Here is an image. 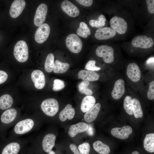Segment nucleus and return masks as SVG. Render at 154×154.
I'll return each instance as SVG.
<instances>
[{
  "instance_id": "nucleus-21",
  "label": "nucleus",
  "mask_w": 154,
  "mask_h": 154,
  "mask_svg": "<svg viewBox=\"0 0 154 154\" xmlns=\"http://www.w3.org/2000/svg\"><path fill=\"white\" fill-rule=\"evenodd\" d=\"M88 125L84 122H79L71 125L69 128L68 134L71 137H74L78 133L86 131Z\"/></svg>"
},
{
  "instance_id": "nucleus-39",
  "label": "nucleus",
  "mask_w": 154,
  "mask_h": 154,
  "mask_svg": "<svg viewBox=\"0 0 154 154\" xmlns=\"http://www.w3.org/2000/svg\"><path fill=\"white\" fill-rule=\"evenodd\" d=\"M149 12L152 14L154 13V0H146V1Z\"/></svg>"
},
{
  "instance_id": "nucleus-17",
  "label": "nucleus",
  "mask_w": 154,
  "mask_h": 154,
  "mask_svg": "<svg viewBox=\"0 0 154 154\" xmlns=\"http://www.w3.org/2000/svg\"><path fill=\"white\" fill-rule=\"evenodd\" d=\"M31 78L35 87L37 89H41L45 84V76L41 71L36 70H34L31 74Z\"/></svg>"
},
{
  "instance_id": "nucleus-30",
  "label": "nucleus",
  "mask_w": 154,
  "mask_h": 154,
  "mask_svg": "<svg viewBox=\"0 0 154 154\" xmlns=\"http://www.w3.org/2000/svg\"><path fill=\"white\" fill-rule=\"evenodd\" d=\"M77 35L84 38H86L91 34V30L86 23L81 22L80 23L79 27L77 30Z\"/></svg>"
},
{
  "instance_id": "nucleus-15",
  "label": "nucleus",
  "mask_w": 154,
  "mask_h": 154,
  "mask_svg": "<svg viewBox=\"0 0 154 154\" xmlns=\"http://www.w3.org/2000/svg\"><path fill=\"white\" fill-rule=\"evenodd\" d=\"M26 5L24 0H15L12 3L9 10V14L13 18H16L21 13Z\"/></svg>"
},
{
  "instance_id": "nucleus-35",
  "label": "nucleus",
  "mask_w": 154,
  "mask_h": 154,
  "mask_svg": "<svg viewBox=\"0 0 154 154\" xmlns=\"http://www.w3.org/2000/svg\"><path fill=\"white\" fill-rule=\"evenodd\" d=\"M65 86L63 81L56 79L54 81L52 90L54 91H58L63 89Z\"/></svg>"
},
{
  "instance_id": "nucleus-4",
  "label": "nucleus",
  "mask_w": 154,
  "mask_h": 154,
  "mask_svg": "<svg viewBox=\"0 0 154 154\" xmlns=\"http://www.w3.org/2000/svg\"><path fill=\"white\" fill-rule=\"evenodd\" d=\"M21 117L18 111L16 108H11L5 110L0 117L1 123L7 128L13 127Z\"/></svg>"
},
{
  "instance_id": "nucleus-10",
  "label": "nucleus",
  "mask_w": 154,
  "mask_h": 154,
  "mask_svg": "<svg viewBox=\"0 0 154 154\" xmlns=\"http://www.w3.org/2000/svg\"><path fill=\"white\" fill-rule=\"evenodd\" d=\"M131 44L135 47L147 49L153 45L154 41L152 38L146 36L139 35L133 39Z\"/></svg>"
},
{
  "instance_id": "nucleus-3",
  "label": "nucleus",
  "mask_w": 154,
  "mask_h": 154,
  "mask_svg": "<svg viewBox=\"0 0 154 154\" xmlns=\"http://www.w3.org/2000/svg\"><path fill=\"white\" fill-rule=\"evenodd\" d=\"M56 137L52 133L46 134L41 139L39 136L36 137L33 140L31 146L40 145L42 150L45 152L49 153L52 150L55 144Z\"/></svg>"
},
{
  "instance_id": "nucleus-33",
  "label": "nucleus",
  "mask_w": 154,
  "mask_h": 154,
  "mask_svg": "<svg viewBox=\"0 0 154 154\" xmlns=\"http://www.w3.org/2000/svg\"><path fill=\"white\" fill-rule=\"evenodd\" d=\"M89 84V82L85 81H83L80 83L78 86L79 92L87 96H91L93 92L91 90L88 88Z\"/></svg>"
},
{
  "instance_id": "nucleus-28",
  "label": "nucleus",
  "mask_w": 154,
  "mask_h": 154,
  "mask_svg": "<svg viewBox=\"0 0 154 154\" xmlns=\"http://www.w3.org/2000/svg\"><path fill=\"white\" fill-rule=\"evenodd\" d=\"M69 67L68 63L62 62L58 60H56L54 62L53 71L56 74L63 73L66 72Z\"/></svg>"
},
{
  "instance_id": "nucleus-43",
  "label": "nucleus",
  "mask_w": 154,
  "mask_h": 154,
  "mask_svg": "<svg viewBox=\"0 0 154 154\" xmlns=\"http://www.w3.org/2000/svg\"><path fill=\"white\" fill-rule=\"evenodd\" d=\"M87 130V132L89 135L92 136L93 135L94 132L93 128L91 125H88V127Z\"/></svg>"
},
{
  "instance_id": "nucleus-37",
  "label": "nucleus",
  "mask_w": 154,
  "mask_h": 154,
  "mask_svg": "<svg viewBox=\"0 0 154 154\" xmlns=\"http://www.w3.org/2000/svg\"><path fill=\"white\" fill-rule=\"evenodd\" d=\"M78 148L82 154H89L90 146L88 143L84 142L79 145Z\"/></svg>"
},
{
  "instance_id": "nucleus-42",
  "label": "nucleus",
  "mask_w": 154,
  "mask_h": 154,
  "mask_svg": "<svg viewBox=\"0 0 154 154\" xmlns=\"http://www.w3.org/2000/svg\"><path fill=\"white\" fill-rule=\"evenodd\" d=\"M70 147V149L74 154H82L76 146L74 144H71Z\"/></svg>"
},
{
  "instance_id": "nucleus-23",
  "label": "nucleus",
  "mask_w": 154,
  "mask_h": 154,
  "mask_svg": "<svg viewBox=\"0 0 154 154\" xmlns=\"http://www.w3.org/2000/svg\"><path fill=\"white\" fill-rule=\"evenodd\" d=\"M75 114L74 109L72 108L71 105L68 104L60 112L59 117L61 121L64 122L67 119L69 120L72 119L74 117Z\"/></svg>"
},
{
  "instance_id": "nucleus-8",
  "label": "nucleus",
  "mask_w": 154,
  "mask_h": 154,
  "mask_svg": "<svg viewBox=\"0 0 154 154\" xmlns=\"http://www.w3.org/2000/svg\"><path fill=\"white\" fill-rule=\"evenodd\" d=\"M65 43L68 49L72 52L78 53L82 50V43L80 38L75 34H71L66 37Z\"/></svg>"
},
{
  "instance_id": "nucleus-9",
  "label": "nucleus",
  "mask_w": 154,
  "mask_h": 154,
  "mask_svg": "<svg viewBox=\"0 0 154 154\" xmlns=\"http://www.w3.org/2000/svg\"><path fill=\"white\" fill-rule=\"evenodd\" d=\"M110 23L111 28L118 34L122 35L126 33L127 24L122 18L115 16L110 19Z\"/></svg>"
},
{
  "instance_id": "nucleus-36",
  "label": "nucleus",
  "mask_w": 154,
  "mask_h": 154,
  "mask_svg": "<svg viewBox=\"0 0 154 154\" xmlns=\"http://www.w3.org/2000/svg\"><path fill=\"white\" fill-rule=\"evenodd\" d=\"M96 61L95 60H91L88 61L86 64L85 69L89 70L95 71L99 70L101 69V68L97 66L95 64Z\"/></svg>"
},
{
  "instance_id": "nucleus-27",
  "label": "nucleus",
  "mask_w": 154,
  "mask_h": 154,
  "mask_svg": "<svg viewBox=\"0 0 154 154\" xmlns=\"http://www.w3.org/2000/svg\"><path fill=\"white\" fill-rule=\"evenodd\" d=\"M93 147L95 150L100 154H108L110 151L108 146L100 141L94 143Z\"/></svg>"
},
{
  "instance_id": "nucleus-38",
  "label": "nucleus",
  "mask_w": 154,
  "mask_h": 154,
  "mask_svg": "<svg viewBox=\"0 0 154 154\" xmlns=\"http://www.w3.org/2000/svg\"><path fill=\"white\" fill-rule=\"evenodd\" d=\"M149 84L147 97L149 100H153L154 99V81L153 80L150 82Z\"/></svg>"
},
{
  "instance_id": "nucleus-24",
  "label": "nucleus",
  "mask_w": 154,
  "mask_h": 154,
  "mask_svg": "<svg viewBox=\"0 0 154 154\" xmlns=\"http://www.w3.org/2000/svg\"><path fill=\"white\" fill-rule=\"evenodd\" d=\"M96 100L92 96H87L83 99L81 105V110L82 112L86 113L95 104Z\"/></svg>"
},
{
  "instance_id": "nucleus-46",
  "label": "nucleus",
  "mask_w": 154,
  "mask_h": 154,
  "mask_svg": "<svg viewBox=\"0 0 154 154\" xmlns=\"http://www.w3.org/2000/svg\"><path fill=\"white\" fill-rule=\"evenodd\" d=\"M23 154V153H22V154Z\"/></svg>"
},
{
  "instance_id": "nucleus-1",
  "label": "nucleus",
  "mask_w": 154,
  "mask_h": 154,
  "mask_svg": "<svg viewBox=\"0 0 154 154\" xmlns=\"http://www.w3.org/2000/svg\"><path fill=\"white\" fill-rule=\"evenodd\" d=\"M40 119L35 114L21 116L13 126L9 138H19L36 131L40 124Z\"/></svg>"
},
{
  "instance_id": "nucleus-2",
  "label": "nucleus",
  "mask_w": 154,
  "mask_h": 154,
  "mask_svg": "<svg viewBox=\"0 0 154 154\" xmlns=\"http://www.w3.org/2000/svg\"><path fill=\"white\" fill-rule=\"evenodd\" d=\"M1 154H18L26 146L27 141L19 138H9Z\"/></svg>"
},
{
  "instance_id": "nucleus-5",
  "label": "nucleus",
  "mask_w": 154,
  "mask_h": 154,
  "mask_svg": "<svg viewBox=\"0 0 154 154\" xmlns=\"http://www.w3.org/2000/svg\"><path fill=\"white\" fill-rule=\"evenodd\" d=\"M40 108L42 112L46 116L52 117L56 115L58 111V103L55 99L48 98L42 102Z\"/></svg>"
},
{
  "instance_id": "nucleus-16",
  "label": "nucleus",
  "mask_w": 154,
  "mask_h": 154,
  "mask_svg": "<svg viewBox=\"0 0 154 154\" xmlns=\"http://www.w3.org/2000/svg\"><path fill=\"white\" fill-rule=\"evenodd\" d=\"M111 133L114 136L121 139L127 138L132 132V129L129 126L126 125L122 127H115L111 130Z\"/></svg>"
},
{
  "instance_id": "nucleus-26",
  "label": "nucleus",
  "mask_w": 154,
  "mask_h": 154,
  "mask_svg": "<svg viewBox=\"0 0 154 154\" xmlns=\"http://www.w3.org/2000/svg\"><path fill=\"white\" fill-rule=\"evenodd\" d=\"M144 147L145 150L150 153L154 152V134H147L143 141Z\"/></svg>"
},
{
  "instance_id": "nucleus-19",
  "label": "nucleus",
  "mask_w": 154,
  "mask_h": 154,
  "mask_svg": "<svg viewBox=\"0 0 154 154\" xmlns=\"http://www.w3.org/2000/svg\"><path fill=\"white\" fill-rule=\"evenodd\" d=\"M125 91V82L122 79H119L116 81L111 95L113 98L116 100L120 99L123 96Z\"/></svg>"
},
{
  "instance_id": "nucleus-41",
  "label": "nucleus",
  "mask_w": 154,
  "mask_h": 154,
  "mask_svg": "<svg viewBox=\"0 0 154 154\" xmlns=\"http://www.w3.org/2000/svg\"><path fill=\"white\" fill-rule=\"evenodd\" d=\"M8 78V74L5 72L0 70V84L5 82Z\"/></svg>"
},
{
  "instance_id": "nucleus-12",
  "label": "nucleus",
  "mask_w": 154,
  "mask_h": 154,
  "mask_svg": "<svg viewBox=\"0 0 154 154\" xmlns=\"http://www.w3.org/2000/svg\"><path fill=\"white\" fill-rule=\"evenodd\" d=\"M47 10V6L46 4L42 3L38 6L34 19V23L36 26L40 27L43 24L46 19Z\"/></svg>"
},
{
  "instance_id": "nucleus-14",
  "label": "nucleus",
  "mask_w": 154,
  "mask_h": 154,
  "mask_svg": "<svg viewBox=\"0 0 154 154\" xmlns=\"http://www.w3.org/2000/svg\"><path fill=\"white\" fill-rule=\"evenodd\" d=\"M127 74L131 81L136 82L140 80L141 72L138 66L135 63L129 64L127 68Z\"/></svg>"
},
{
  "instance_id": "nucleus-18",
  "label": "nucleus",
  "mask_w": 154,
  "mask_h": 154,
  "mask_svg": "<svg viewBox=\"0 0 154 154\" xmlns=\"http://www.w3.org/2000/svg\"><path fill=\"white\" fill-rule=\"evenodd\" d=\"M62 10L68 15L72 17H78L80 14L78 8L73 3L68 0H64L61 4Z\"/></svg>"
},
{
  "instance_id": "nucleus-45",
  "label": "nucleus",
  "mask_w": 154,
  "mask_h": 154,
  "mask_svg": "<svg viewBox=\"0 0 154 154\" xmlns=\"http://www.w3.org/2000/svg\"><path fill=\"white\" fill-rule=\"evenodd\" d=\"M48 154H56L53 151L51 150L48 153Z\"/></svg>"
},
{
  "instance_id": "nucleus-29",
  "label": "nucleus",
  "mask_w": 154,
  "mask_h": 154,
  "mask_svg": "<svg viewBox=\"0 0 154 154\" xmlns=\"http://www.w3.org/2000/svg\"><path fill=\"white\" fill-rule=\"evenodd\" d=\"M132 105L133 113L135 117L136 118L142 117L143 113L139 100L135 98H133Z\"/></svg>"
},
{
  "instance_id": "nucleus-44",
  "label": "nucleus",
  "mask_w": 154,
  "mask_h": 154,
  "mask_svg": "<svg viewBox=\"0 0 154 154\" xmlns=\"http://www.w3.org/2000/svg\"><path fill=\"white\" fill-rule=\"evenodd\" d=\"M131 154H140L138 152L136 151H135L132 152Z\"/></svg>"
},
{
  "instance_id": "nucleus-31",
  "label": "nucleus",
  "mask_w": 154,
  "mask_h": 154,
  "mask_svg": "<svg viewBox=\"0 0 154 154\" xmlns=\"http://www.w3.org/2000/svg\"><path fill=\"white\" fill-rule=\"evenodd\" d=\"M54 65V56L52 53L49 54L47 56L44 64V69L48 73L52 72Z\"/></svg>"
},
{
  "instance_id": "nucleus-7",
  "label": "nucleus",
  "mask_w": 154,
  "mask_h": 154,
  "mask_svg": "<svg viewBox=\"0 0 154 154\" xmlns=\"http://www.w3.org/2000/svg\"><path fill=\"white\" fill-rule=\"evenodd\" d=\"M96 53L98 56L102 58L106 63H111L114 61V50L111 46L106 45H100L97 48Z\"/></svg>"
},
{
  "instance_id": "nucleus-13",
  "label": "nucleus",
  "mask_w": 154,
  "mask_h": 154,
  "mask_svg": "<svg viewBox=\"0 0 154 154\" xmlns=\"http://www.w3.org/2000/svg\"><path fill=\"white\" fill-rule=\"evenodd\" d=\"M116 34V32L110 27H102L96 30L95 37L98 40H105L114 37Z\"/></svg>"
},
{
  "instance_id": "nucleus-25",
  "label": "nucleus",
  "mask_w": 154,
  "mask_h": 154,
  "mask_svg": "<svg viewBox=\"0 0 154 154\" xmlns=\"http://www.w3.org/2000/svg\"><path fill=\"white\" fill-rule=\"evenodd\" d=\"M14 100L8 94H5L0 97V109L5 110L9 108L13 104Z\"/></svg>"
},
{
  "instance_id": "nucleus-22",
  "label": "nucleus",
  "mask_w": 154,
  "mask_h": 154,
  "mask_svg": "<svg viewBox=\"0 0 154 154\" xmlns=\"http://www.w3.org/2000/svg\"><path fill=\"white\" fill-rule=\"evenodd\" d=\"M101 108V104L97 103L86 112L84 116V120L87 122L94 121L96 118Z\"/></svg>"
},
{
  "instance_id": "nucleus-34",
  "label": "nucleus",
  "mask_w": 154,
  "mask_h": 154,
  "mask_svg": "<svg viewBox=\"0 0 154 154\" xmlns=\"http://www.w3.org/2000/svg\"><path fill=\"white\" fill-rule=\"evenodd\" d=\"M106 21L105 17L102 14L99 16L98 20H91L89 21V23L92 27L99 28L102 27L105 25Z\"/></svg>"
},
{
  "instance_id": "nucleus-11",
  "label": "nucleus",
  "mask_w": 154,
  "mask_h": 154,
  "mask_svg": "<svg viewBox=\"0 0 154 154\" xmlns=\"http://www.w3.org/2000/svg\"><path fill=\"white\" fill-rule=\"evenodd\" d=\"M50 28L47 23H44L37 29L35 34V39L37 42L41 44L44 42L50 34Z\"/></svg>"
},
{
  "instance_id": "nucleus-6",
  "label": "nucleus",
  "mask_w": 154,
  "mask_h": 154,
  "mask_svg": "<svg viewBox=\"0 0 154 154\" xmlns=\"http://www.w3.org/2000/svg\"><path fill=\"white\" fill-rule=\"evenodd\" d=\"M14 55L16 60L20 62H24L29 57L28 47L25 42L20 40L17 42L15 46Z\"/></svg>"
},
{
  "instance_id": "nucleus-40",
  "label": "nucleus",
  "mask_w": 154,
  "mask_h": 154,
  "mask_svg": "<svg viewBox=\"0 0 154 154\" xmlns=\"http://www.w3.org/2000/svg\"><path fill=\"white\" fill-rule=\"evenodd\" d=\"M76 1L81 5L87 7L91 6L93 2L92 0H76Z\"/></svg>"
},
{
  "instance_id": "nucleus-32",
  "label": "nucleus",
  "mask_w": 154,
  "mask_h": 154,
  "mask_svg": "<svg viewBox=\"0 0 154 154\" xmlns=\"http://www.w3.org/2000/svg\"><path fill=\"white\" fill-rule=\"evenodd\" d=\"M123 108L127 113L129 115H131L133 113L132 99L130 96H126L123 101Z\"/></svg>"
},
{
  "instance_id": "nucleus-20",
  "label": "nucleus",
  "mask_w": 154,
  "mask_h": 154,
  "mask_svg": "<svg viewBox=\"0 0 154 154\" xmlns=\"http://www.w3.org/2000/svg\"><path fill=\"white\" fill-rule=\"evenodd\" d=\"M78 79H81L84 81H94L99 79V74L94 71L87 70H81L78 73Z\"/></svg>"
}]
</instances>
